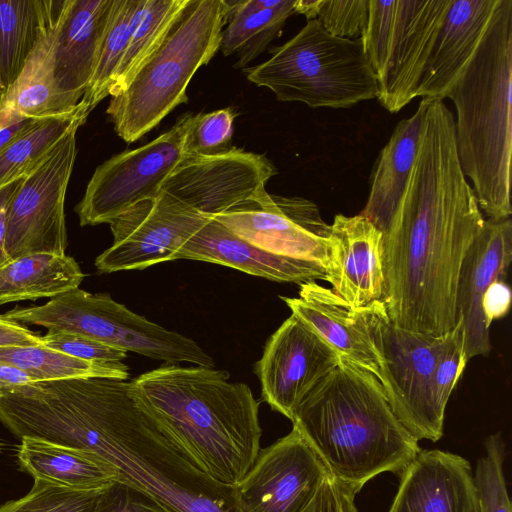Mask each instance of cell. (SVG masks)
I'll use <instances>...</instances> for the list:
<instances>
[{"label":"cell","instance_id":"cell-35","mask_svg":"<svg viewBox=\"0 0 512 512\" xmlns=\"http://www.w3.org/2000/svg\"><path fill=\"white\" fill-rule=\"evenodd\" d=\"M485 454L476 464L473 485L479 512H511L505 475V443L501 433H495L484 442Z\"/></svg>","mask_w":512,"mask_h":512},{"label":"cell","instance_id":"cell-23","mask_svg":"<svg viewBox=\"0 0 512 512\" xmlns=\"http://www.w3.org/2000/svg\"><path fill=\"white\" fill-rule=\"evenodd\" d=\"M180 259L220 264L281 283L301 285L327 278L308 264L271 254L246 242L212 217L178 249L174 260Z\"/></svg>","mask_w":512,"mask_h":512},{"label":"cell","instance_id":"cell-16","mask_svg":"<svg viewBox=\"0 0 512 512\" xmlns=\"http://www.w3.org/2000/svg\"><path fill=\"white\" fill-rule=\"evenodd\" d=\"M338 361L335 351L291 314L269 337L255 365L262 399L291 420L298 405Z\"/></svg>","mask_w":512,"mask_h":512},{"label":"cell","instance_id":"cell-8","mask_svg":"<svg viewBox=\"0 0 512 512\" xmlns=\"http://www.w3.org/2000/svg\"><path fill=\"white\" fill-rule=\"evenodd\" d=\"M451 0H369L361 35L379 103L397 113L417 97Z\"/></svg>","mask_w":512,"mask_h":512},{"label":"cell","instance_id":"cell-2","mask_svg":"<svg viewBox=\"0 0 512 512\" xmlns=\"http://www.w3.org/2000/svg\"><path fill=\"white\" fill-rule=\"evenodd\" d=\"M130 382L137 402L215 482L236 488L254 464L262 428L250 387L202 366L165 364Z\"/></svg>","mask_w":512,"mask_h":512},{"label":"cell","instance_id":"cell-27","mask_svg":"<svg viewBox=\"0 0 512 512\" xmlns=\"http://www.w3.org/2000/svg\"><path fill=\"white\" fill-rule=\"evenodd\" d=\"M85 274L66 254L37 253L0 267V306L24 300L53 298L78 288Z\"/></svg>","mask_w":512,"mask_h":512},{"label":"cell","instance_id":"cell-42","mask_svg":"<svg viewBox=\"0 0 512 512\" xmlns=\"http://www.w3.org/2000/svg\"><path fill=\"white\" fill-rule=\"evenodd\" d=\"M511 305V290L506 280L499 279L490 284L481 301V309L489 326L508 313Z\"/></svg>","mask_w":512,"mask_h":512},{"label":"cell","instance_id":"cell-40","mask_svg":"<svg viewBox=\"0 0 512 512\" xmlns=\"http://www.w3.org/2000/svg\"><path fill=\"white\" fill-rule=\"evenodd\" d=\"M357 493L354 488L329 474L302 512H357L355 506Z\"/></svg>","mask_w":512,"mask_h":512},{"label":"cell","instance_id":"cell-41","mask_svg":"<svg viewBox=\"0 0 512 512\" xmlns=\"http://www.w3.org/2000/svg\"><path fill=\"white\" fill-rule=\"evenodd\" d=\"M96 512H163L150 500L116 483L104 494Z\"/></svg>","mask_w":512,"mask_h":512},{"label":"cell","instance_id":"cell-7","mask_svg":"<svg viewBox=\"0 0 512 512\" xmlns=\"http://www.w3.org/2000/svg\"><path fill=\"white\" fill-rule=\"evenodd\" d=\"M4 315L26 326L82 335L165 364L215 367L213 358L194 340L132 312L108 293H90L78 287L43 305L16 306Z\"/></svg>","mask_w":512,"mask_h":512},{"label":"cell","instance_id":"cell-46","mask_svg":"<svg viewBox=\"0 0 512 512\" xmlns=\"http://www.w3.org/2000/svg\"><path fill=\"white\" fill-rule=\"evenodd\" d=\"M321 0H295V13L302 14L307 21L317 19Z\"/></svg>","mask_w":512,"mask_h":512},{"label":"cell","instance_id":"cell-26","mask_svg":"<svg viewBox=\"0 0 512 512\" xmlns=\"http://www.w3.org/2000/svg\"><path fill=\"white\" fill-rule=\"evenodd\" d=\"M62 0H0V92L18 78Z\"/></svg>","mask_w":512,"mask_h":512},{"label":"cell","instance_id":"cell-38","mask_svg":"<svg viewBox=\"0 0 512 512\" xmlns=\"http://www.w3.org/2000/svg\"><path fill=\"white\" fill-rule=\"evenodd\" d=\"M369 0H321L317 19L333 36L360 39L368 14Z\"/></svg>","mask_w":512,"mask_h":512},{"label":"cell","instance_id":"cell-13","mask_svg":"<svg viewBox=\"0 0 512 512\" xmlns=\"http://www.w3.org/2000/svg\"><path fill=\"white\" fill-rule=\"evenodd\" d=\"M276 173L265 155L235 147L211 156L186 154L161 192L211 218L263 197Z\"/></svg>","mask_w":512,"mask_h":512},{"label":"cell","instance_id":"cell-3","mask_svg":"<svg viewBox=\"0 0 512 512\" xmlns=\"http://www.w3.org/2000/svg\"><path fill=\"white\" fill-rule=\"evenodd\" d=\"M290 421L329 474L357 492L381 473L401 472L421 451L380 381L342 358Z\"/></svg>","mask_w":512,"mask_h":512},{"label":"cell","instance_id":"cell-20","mask_svg":"<svg viewBox=\"0 0 512 512\" xmlns=\"http://www.w3.org/2000/svg\"><path fill=\"white\" fill-rule=\"evenodd\" d=\"M327 282L354 309L382 301L385 293L382 231L361 216L336 214Z\"/></svg>","mask_w":512,"mask_h":512},{"label":"cell","instance_id":"cell-28","mask_svg":"<svg viewBox=\"0 0 512 512\" xmlns=\"http://www.w3.org/2000/svg\"><path fill=\"white\" fill-rule=\"evenodd\" d=\"M294 13L295 0L230 1L221 52L238 56L235 67L246 66L281 34L286 20Z\"/></svg>","mask_w":512,"mask_h":512},{"label":"cell","instance_id":"cell-22","mask_svg":"<svg viewBox=\"0 0 512 512\" xmlns=\"http://www.w3.org/2000/svg\"><path fill=\"white\" fill-rule=\"evenodd\" d=\"M500 0H451L417 97L443 100L475 56Z\"/></svg>","mask_w":512,"mask_h":512},{"label":"cell","instance_id":"cell-21","mask_svg":"<svg viewBox=\"0 0 512 512\" xmlns=\"http://www.w3.org/2000/svg\"><path fill=\"white\" fill-rule=\"evenodd\" d=\"M388 512H479L469 462L441 450H424L400 472Z\"/></svg>","mask_w":512,"mask_h":512},{"label":"cell","instance_id":"cell-18","mask_svg":"<svg viewBox=\"0 0 512 512\" xmlns=\"http://www.w3.org/2000/svg\"><path fill=\"white\" fill-rule=\"evenodd\" d=\"M114 0H64L52 31L56 85L76 107L93 76Z\"/></svg>","mask_w":512,"mask_h":512},{"label":"cell","instance_id":"cell-17","mask_svg":"<svg viewBox=\"0 0 512 512\" xmlns=\"http://www.w3.org/2000/svg\"><path fill=\"white\" fill-rule=\"evenodd\" d=\"M512 260L511 218L485 220L461 265L456 288V316L462 320L468 361L491 352L490 326L481 301L491 283L506 280Z\"/></svg>","mask_w":512,"mask_h":512},{"label":"cell","instance_id":"cell-19","mask_svg":"<svg viewBox=\"0 0 512 512\" xmlns=\"http://www.w3.org/2000/svg\"><path fill=\"white\" fill-rule=\"evenodd\" d=\"M291 314L302 320L338 355L373 374L381 383L382 358L363 307L354 309L331 288L311 281L300 285L298 297L280 296Z\"/></svg>","mask_w":512,"mask_h":512},{"label":"cell","instance_id":"cell-47","mask_svg":"<svg viewBox=\"0 0 512 512\" xmlns=\"http://www.w3.org/2000/svg\"><path fill=\"white\" fill-rule=\"evenodd\" d=\"M3 443L0 441V452L2 451Z\"/></svg>","mask_w":512,"mask_h":512},{"label":"cell","instance_id":"cell-39","mask_svg":"<svg viewBox=\"0 0 512 512\" xmlns=\"http://www.w3.org/2000/svg\"><path fill=\"white\" fill-rule=\"evenodd\" d=\"M42 345L77 359L116 363L127 358V352L82 335L48 330Z\"/></svg>","mask_w":512,"mask_h":512},{"label":"cell","instance_id":"cell-4","mask_svg":"<svg viewBox=\"0 0 512 512\" xmlns=\"http://www.w3.org/2000/svg\"><path fill=\"white\" fill-rule=\"evenodd\" d=\"M512 0H500L487 32L447 98L462 171L488 219L510 218Z\"/></svg>","mask_w":512,"mask_h":512},{"label":"cell","instance_id":"cell-11","mask_svg":"<svg viewBox=\"0 0 512 512\" xmlns=\"http://www.w3.org/2000/svg\"><path fill=\"white\" fill-rule=\"evenodd\" d=\"M71 130L23 180L9 206L5 251L10 260L37 253L65 254V196L77 150Z\"/></svg>","mask_w":512,"mask_h":512},{"label":"cell","instance_id":"cell-49","mask_svg":"<svg viewBox=\"0 0 512 512\" xmlns=\"http://www.w3.org/2000/svg\"><path fill=\"white\" fill-rule=\"evenodd\" d=\"M1 95V94H0Z\"/></svg>","mask_w":512,"mask_h":512},{"label":"cell","instance_id":"cell-25","mask_svg":"<svg viewBox=\"0 0 512 512\" xmlns=\"http://www.w3.org/2000/svg\"><path fill=\"white\" fill-rule=\"evenodd\" d=\"M17 459L33 479L72 490L108 489L117 483L115 469L94 452L41 438L20 439Z\"/></svg>","mask_w":512,"mask_h":512},{"label":"cell","instance_id":"cell-43","mask_svg":"<svg viewBox=\"0 0 512 512\" xmlns=\"http://www.w3.org/2000/svg\"><path fill=\"white\" fill-rule=\"evenodd\" d=\"M42 345V336L26 325L0 315V347Z\"/></svg>","mask_w":512,"mask_h":512},{"label":"cell","instance_id":"cell-14","mask_svg":"<svg viewBox=\"0 0 512 512\" xmlns=\"http://www.w3.org/2000/svg\"><path fill=\"white\" fill-rule=\"evenodd\" d=\"M208 218L160 192L108 223L113 244L96 258L95 267L103 274L174 261L178 249Z\"/></svg>","mask_w":512,"mask_h":512},{"label":"cell","instance_id":"cell-45","mask_svg":"<svg viewBox=\"0 0 512 512\" xmlns=\"http://www.w3.org/2000/svg\"><path fill=\"white\" fill-rule=\"evenodd\" d=\"M36 380L27 372L9 363L0 361V390L35 383Z\"/></svg>","mask_w":512,"mask_h":512},{"label":"cell","instance_id":"cell-36","mask_svg":"<svg viewBox=\"0 0 512 512\" xmlns=\"http://www.w3.org/2000/svg\"><path fill=\"white\" fill-rule=\"evenodd\" d=\"M462 320L447 333V339L437 360L431 379V400L439 420L444 422L450 395L467 365Z\"/></svg>","mask_w":512,"mask_h":512},{"label":"cell","instance_id":"cell-31","mask_svg":"<svg viewBox=\"0 0 512 512\" xmlns=\"http://www.w3.org/2000/svg\"><path fill=\"white\" fill-rule=\"evenodd\" d=\"M189 0H140L110 96L121 93L160 46Z\"/></svg>","mask_w":512,"mask_h":512},{"label":"cell","instance_id":"cell-9","mask_svg":"<svg viewBox=\"0 0 512 512\" xmlns=\"http://www.w3.org/2000/svg\"><path fill=\"white\" fill-rule=\"evenodd\" d=\"M363 310L382 358L381 384L393 412L418 441L437 442L444 422L433 409L431 379L448 332L432 335L396 326L383 301Z\"/></svg>","mask_w":512,"mask_h":512},{"label":"cell","instance_id":"cell-48","mask_svg":"<svg viewBox=\"0 0 512 512\" xmlns=\"http://www.w3.org/2000/svg\"><path fill=\"white\" fill-rule=\"evenodd\" d=\"M0 94H2V93L0 92Z\"/></svg>","mask_w":512,"mask_h":512},{"label":"cell","instance_id":"cell-29","mask_svg":"<svg viewBox=\"0 0 512 512\" xmlns=\"http://www.w3.org/2000/svg\"><path fill=\"white\" fill-rule=\"evenodd\" d=\"M64 0L15 82L1 95V104L33 119L63 115L76 109L59 91L52 67V31Z\"/></svg>","mask_w":512,"mask_h":512},{"label":"cell","instance_id":"cell-24","mask_svg":"<svg viewBox=\"0 0 512 512\" xmlns=\"http://www.w3.org/2000/svg\"><path fill=\"white\" fill-rule=\"evenodd\" d=\"M424 110L425 100L422 99L414 114L398 122L376 159L369 195L359 215L381 231L403 194L415 162Z\"/></svg>","mask_w":512,"mask_h":512},{"label":"cell","instance_id":"cell-30","mask_svg":"<svg viewBox=\"0 0 512 512\" xmlns=\"http://www.w3.org/2000/svg\"><path fill=\"white\" fill-rule=\"evenodd\" d=\"M89 113L79 102L69 113L36 120L0 152V187L26 177Z\"/></svg>","mask_w":512,"mask_h":512},{"label":"cell","instance_id":"cell-37","mask_svg":"<svg viewBox=\"0 0 512 512\" xmlns=\"http://www.w3.org/2000/svg\"><path fill=\"white\" fill-rule=\"evenodd\" d=\"M235 117L232 108L194 115L187 138V155L211 156L231 150Z\"/></svg>","mask_w":512,"mask_h":512},{"label":"cell","instance_id":"cell-12","mask_svg":"<svg viewBox=\"0 0 512 512\" xmlns=\"http://www.w3.org/2000/svg\"><path fill=\"white\" fill-rule=\"evenodd\" d=\"M212 218L246 242L308 264L327 277L333 238L330 224L323 220L314 202L267 192L256 201Z\"/></svg>","mask_w":512,"mask_h":512},{"label":"cell","instance_id":"cell-10","mask_svg":"<svg viewBox=\"0 0 512 512\" xmlns=\"http://www.w3.org/2000/svg\"><path fill=\"white\" fill-rule=\"evenodd\" d=\"M193 121L194 115L186 113L151 142L99 165L75 207L80 225L109 223L134 204L157 197L165 180L187 154Z\"/></svg>","mask_w":512,"mask_h":512},{"label":"cell","instance_id":"cell-32","mask_svg":"<svg viewBox=\"0 0 512 512\" xmlns=\"http://www.w3.org/2000/svg\"><path fill=\"white\" fill-rule=\"evenodd\" d=\"M0 361L27 372L36 382L88 377L127 380L129 376L128 366L123 362L81 360L43 345L0 347Z\"/></svg>","mask_w":512,"mask_h":512},{"label":"cell","instance_id":"cell-1","mask_svg":"<svg viewBox=\"0 0 512 512\" xmlns=\"http://www.w3.org/2000/svg\"><path fill=\"white\" fill-rule=\"evenodd\" d=\"M424 100L415 162L382 230V301L396 326L442 335L457 323L459 272L485 219L459 162L452 112Z\"/></svg>","mask_w":512,"mask_h":512},{"label":"cell","instance_id":"cell-33","mask_svg":"<svg viewBox=\"0 0 512 512\" xmlns=\"http://www.w3.org/2000/svg\"><path fill=\"white\" fill-rule=\"evenodd\" d=\"M140 0H114L98 61L80 103L91 112L111 91Z\"/></svg>","mask_w":512,"mask_h":512},{"label":"cell","instance_id":"cell-6","mask_svg":"<svg viewBox=\"0 0 512 512\" xmlns=\"http://www.w3.org/2000/svg\"><path fill=\"white\" fill-rule=\"evenodd\" d=\"M271 54L245 72L249 81L270 89L279 101L337 109L378 96L376 75L361 39L333 36L318 19L307 21Z\"/></svg>","mask_w":512,"mask_h":512},{"label":"cell","instance_id":"cell-44","mask_svg":"<svg viewBox=\"0 0 512 512\" xmlns=\"http://www.w3.org/2000/svg\"><path fill=\"white\" fill-rule=\"evenodd\" d=\"M24 178H19L0 187V267L9 261L5 251L6 222L9 206Z\"/></svg>","mask_w":512,"mask_h":512},{"label":"cell","instance_id":"cell-5","mask_svg":"<svg viewBox=\"0 0 512 512\" xmlns=\"http://www.w3.org/2000/svg\"><path fill=\"white\" fill-rule=\"evenodd\" d=\"M227 0H189L156 51L106 110L117 135L131 143L180 104L196 71L218 50L227 24Z\"/></svg>","mask_w":512,"mask_h":512},{"label":"cell","instance_id":"cell-15","mask_svg":"<svg viewBox=\"0 0 512 512\" xmlns=\"http://www.w3.org/2000/svg\"><path fill=\"white\" fill-rule=\"evenodd\" d=\"M327 468L300 432L292 430L260 449L235 488L242 512H302L314 497Z\"/></svg>","mask_w":512,"mask_h":512},{"label":"cell","instance_id":"cell-34","mask_svg":"<svg viewBox=\"0 0 512 512\" xmlns=\"http://www.w3.org/2000/svg\"><path fill=\"white\" fill-rule=\"evenodd\" d=\"M108 489L72 490L34 479L26 495L1 503L0 512H96Z\"/></svg>","mask_w":512,"mask_h":512}]
</instances>
